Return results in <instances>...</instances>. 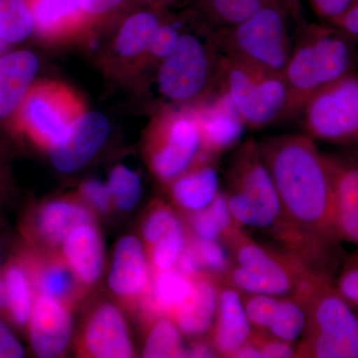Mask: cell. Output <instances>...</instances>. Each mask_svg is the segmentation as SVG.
Masks as SVG:
<instances>
[{"label":"cell","instance_id":"cell-46","mask_svg":"<svg viewBox=\"0 0 358 358\" xmlns=\"http://www.w3.org/2000/svg\"><path fill=\"white\" fill-rule=\"evenodd\" d=\"M331 24L358 41V1Z\"/></svg>","mask_w":358,"mask_h":358},{"label":"cell","instance_id":"cell-15","mask_svg":"<svg viewBox=\"0 0 358 358\" xmlns=\"http://www.w3.org/2000/svg\"><path fill=\"white\" fill-rule=\"evenodd\" d=\"M29 327L30 341L37 357H61L69 348L73 334L69 306L48 296H37Z\"/></svg>","mask_w":358,"mask_h":358},{"label":"cell","instance_id":"cell-14","mask_svg":"<svg viewBox=\"0 0 358 358\" xmlns=\"http://www.w3.org/2000/svg\"><path fill=\"white\" fill-rule=\"evenodd\" d=\"M80 348L89 357H133V339L122 310L110 303L96 306L85 324Z\"/></svg>","mask_w":358,"mask_h":358},{"label":"cell","instance_id":"cell-22","mask_svg":"<svg viewBox=\"0 0 358 358\" xmlns=\"http://www.w3.org/2000/svg\"><path fill=\"white\" fill-rule=\"evenodd\" d=\"M38 69V58L31 51L9 52L0 57V120L16 112Z\"/></svg>","mask_w":358,"mask_h":358},{"label":"cell","instance_id":"cell-26","mask_svg":"<svg viewBox=\"0 0 358 358\" xmlns=\"http://www.w3.org/2000/svg\"><path fill=\"white\" fill-rule=\"evenodd\" d=\"M30 279L37 296H48L68 306L79 299L85 287L63 257L36 264Z\"/></svg>","mask_w":358,"mask_h":358},{"label":"cell","instance_id":"cell-23","mask_svg":"<svg viewBox=\"0 0 358 358\" xmlns=\"http://www.w3.org/2000/svg\"><path fill=\"white\" fill-rule=\"evenodd\" d=\"M219 289L213 278L194 280L192 294L173 317L182 334L199 338L211 331L217 313Z\"/></svg>","mask_w":358,"mask_h":358},{"label":"cell","instance_id":"cell-50","mask_svg":"<svg viewBox=\"0 0 358 358\" xmlns=\"http://www.w3.org/2000/svg\"><path fill=\"white\" fill-rule=\"evenodd\" d=\"M141 1H155V0H141Z\"/></svg>","mask_w":358,"mask_h":358},{"label":"cell","instance_id":"cell-4","mask_svg":"<svg viewBox=\"0 0 358 358\" xmlns=\"http://www.w3.org/2000/svg\"><path fill=\"white\" fill-rule=\"evenodd\" d=\"M294 296L307 313L296 357L358 358V315L334 281L310 278Z\"/></svg>","mask_w":358,"mask_h":358},{"label":"cell","instance_id":"cell-28","mask_svg":"<svg viewBox=\"0 0 358 358\" xmlns=\"http://www.w3.org/2000/svg\"><path fill=\"white\" fill-rule=\"evenodd\" d=\"M190 228L193 236L204 240H221L225 238L233 228L236 227L225 193L218 196L203 210L189 214Z\"/></svg>","mask_w":358,"mask_h":358},{"label":"cell","instance_id":"cell-19","mask_svg":"<svg viewBox=\"0 0 358 358\" xmlns=\"http://www.w3.org/2000/svg\"><path fill=\"white\" fill-rule=\"evenodd\" d=\"M34 31L49 42H67L85 34L88 17L77 0H28Z\"/></svg>","mask_w":358,"mask_h":358},{"label":"cell","instance_id":"cell-6","mask_svg":"<svg viewBox=\"0 0 358 358\" xmlns=\"http://www.w3.org/2000/svg\"><path fill=\"white\" fill-rule=\"evenodd\" d=\"M237 227L272 231L279 236L284 226L281 201L257 141H245L233 157L225 193Z\"/></svg>","mask_w":358,"mask_h":358},{"label":"cell","instance_id":"cell-40","mask_svg":"<svg viewBox=\"0 0 358 358\" xmlns=\"http://www.w3.org/2000/svg\"><path fill=\"white\" fill-rule=\"evenodd\" d=\"M336 286L350 305L358 307V249L352 256L345 257Z\"/></svg>","mask_w":358,"mask_h":358},{"label":"cell","instance_id":"cell-7","mask_svg":"<svg viewBox=\"0 0 358 358\" xmlns=\"http://www.w3.org/2000/svg\"><path fill=\"white\" fill-rule=\"evenodd\" d=\"M219 90L230 99L248 128H266L292 117L291 96L282 74L243 59L222 56Z\"/></svg>","mask_w":358,"mask_h":358},{"label":"cell","instance_id":"cell-18","mask_svg":"<svg viewBox=\"0 0 358 358\" xmlns=\"http://www.w3.org/2000/svg\"><path fill=\"white\" fill-rule=\"evenodd\" d=\"M252 329L239 291L229 285L220 288L217 313L211 329V345L216 355L234 357L253 336Z\"/></svg>","mask_w":358,"mask_h":358},{"label":"cell","instance_id":"cell-27","mask_svg":"<svg viewBox=\"0 0 358 358\" xmlns=\"http://www.w3.org/2000/svg\"><path fill=\"white\" fill-rule=\"evenodd\" d=\"M162 21L160 15L152 11H140L129 16L115 36V53L129 60L147 58L155 33Z\"/></svg>","mask_w":358,"mask_h":358},{"label":"cell","instance_id":"cell-45","mask_svg":"<svg viewBox=\"0 0 358 358\" xmlns=\"http://www.w3.org/2000/svg\"><path fill=\"white\" fill-rule=\"evenodd\" d=\"M88 18L107 15L122 6L124 0H77Z\"/></svg>","mask_w":358,"mask_h":358},{"label":"cell","instance_id":"cell-41","mask_svg":"<svg viewBox=\"0 0 358 358\" xmlns=\"http://www.w3.org/2000/svg\"><path fill=\"white\" fill-rule=\"evenodd\" d=\"M80 194L93 210L101 214L110 211L113 205L112 195L107 183L99 179H89L80 186Z\"/></svg>","mask_w":358,"mask_h":358},{"label":"cell","instance_id":"cell-44","mask_svg":"<svg viewBox=\"0 0 358 358\" xmlns=\"http://www.w3.org/2000/svg\"><path fill=\"white\" fill-rule=\"evenodd\" d=\"M24 357V350L13 331L0 320V358Z\"/></svg>","mask_w":358,"mask_h":358},{"label":"cell","instance_id":"cell-10","mask_svg":"<svg viewBox=\"0 0 358 358\" xmlns=\"http://www.w3.org/2000/svg\"><path fill=\"white\" fill-rule=\"evenodd\" d=\"M84 112L83 102L69 87L44 81L32 85L14 113V120L20 131L49 150Z\"/></svg>","mask_w":358,"mask_h":358},{"label":"cell","instance_id":"cell-43","mask_svg":"<svg viewBox=\"0 0 358 358\" xmlns=\"http://www.w3.org/2000/svg\"><path fill=\"white\" fill-rule=\"evenodd\" d=\"M260 350L261 357L264 358H289L296 357V348L293 343L275 338H263V334H259L255 338Z\"/></svg>","mask_w":358,"mask_h":358},{"label":"cell","instance_id":"cell-37","mask_svg":"<svg viewBox=\"0 0 358 358\" xmlns=\"http://www.w3.org/2000/svg\"><path fill=\"white\" fill-rule=\"evenodd\" d=\"M182 222L178 214L169 205L159 202L152 207L143 223V239L150 249L173 228Z\"/></svg>","mask_w":358,"mask_h":358},{"label":"cell","instance_id":"cell-38","mask_svg":"<svg viewBox=\"0 0 358 358\" xmlns=\"http://www.w3.org/2000/svg\"><path fill=\"white\" fill-rule=\"evenodd\" d=\"M279 301L277 296L270 294H245L243 303L247 317L259 334L268 331L274 320Z\"/></svg>","mask_w":358,"mask_h":358},{"label":"cell","instance_id":"cell-20","mask_svg":"<svg viewBox=\"0 0 358 358\" xmlns=\"http://www.w3.org/2000/svg\"><path fill=\"white\" fill-rule=\"evenodd\" d=\"M61 246L63 259L85 287L100 280L105 264V249L95 221L77 226Z\"/></svg>","mask_w":358,"mask_h":358},{"label":"cell","instance_id":"cell-42","mask_svg":"<svg viewBox=\"0 0 358 358\" xmlns=\"http://www.w3.org/2000/svg\"><path fill=\"white\" fill-rule=\"evenodd\" d=\"M313 13L326 23H333L358 0H308Z\"/></svg>","mask_w":358,"mask_h":358},{"label":"cell","instance_id":"cell-34","mask_svg":"<svg viewBox=\"0 0 358 358\" xmlns=\"http://www.w3.org/2000/svg\"><path fill=\"white\" fill-rule=\"evenodd\" d=\"M188 238L185 224L181 222L148 249V258L152 272L176 268Z\"/></svg>","mask_w":358,"mask_h":358},{"label":"cell","instance_id":"cell-24","mask_svg":"<svg viewBox=\"0 0 358 358\" xmlns=\"http://www.w3.org/2000/svg\"><path fill=\"white\" fill-rule=\"evenodd\" d=\"M169 186L174 204L188 214L203 210L220 193L218 173L210 162L192 167Z\"/></svg>","mask_w":358,"mask_h":358},{"label":"cell","instance_id":"cell-11","mask_svg":"<svg viewBox=\"0 0 358 358\" xmlns=\"http://www.w3.org/2000/svg\"><path fill=\"white\" fill-rule=\"evenodd\" d=\"M306 134L334 145H358V74L350 73L310 96L301 110Z\"/></svg>","mask_w":358,"mask_h":358},{"label":"cell","instance_id":"cell-33","mask_svg":"<svg viewBox=\"0 0 358 358\" xmlns=\"http://www.w3.org/2000/svg\"><path fill=\"white\" fill-rule=\"evenodd\" d=\"M307 324V313L296 296L280 300L274 320L268 331L272 338L294 343L303 336Z\"/></svg>","mask_w":358,"mask_h":358},{"label":"cell","instance_id":"cell-32","mask_svg":"<svg viewBox=\"0 0 358 358\" xmlns=\"http://www.w3.org/2000/svg\"><path fill=\"white\" fill-rule=\"evenodd\" d=\"M272 0H199L209 24L227 27L244 20Z\"/></svg>","mask_w":358,"mask_h":358},{"label":"cell","instance_id":"cell-21","mask_svg":"<svg viewBox=\"0 0 358 358\" xmlns=\"http://www.w3.org/2000/svg\"><path fill=\"white\" fill-rule=\"evenodd\" d=\"M194 280L182 274L176 268L152 272L147 291L138 307L143 317L150 322L157 317L173 319L178 310L192 294Z\"/></svg>","mask_w":358,"mask_h":358},{"label":"cell","instance_id":"cell-5","mask_svg":"<svg viewBox=\"0 0 358 358\" xmlns=\"http://www.w3.org/2000/svg\"><path fill=\"white\" fill-rule=\"evenodd\" d=\"M222 52L215 28L181 34L173 51L159 64V93L174 107H193L218 93Z\"/></svg>","mask_w":358,"mask_h":358},{"label":"cell","instance_id":"cell-48","mask_svg":"<svg viewBox=\"0 0 358 358\" xmlns=\"http://www.w3.org/2000/svg\"><path fill=\"white\" fill-rule=\"evenodd\" d=\"M8 293H7L6 281L4 279H0V310L8 308Z\"/></svg>","mask_w":358,"mask_h":358},{"label":"cell","instance_id":"cell-25","mask_svg":"<svg viewBox=\"0 0 358 358\" xmlns=\"http://www.w3.org/2000/svg\"><path fill=\"white\" fill-rule=\"evenodd\" d=\"M89 222H94V215L86 205L76 200L55 199L39 209L36 230L44 243L54 248L62 245L77 226Z\"/></svg>","mask_w":358,"mask_h":358},{"label":"cell","instance_id":"cell-9","mask_svg":"<svg viewBox=\"0 0 358 358\" xmlns=\"http://www.w3.org/2000/svg\"><path fill=\"white\" fill-rule=\"evenodd\" d=\"M145 150L150 171L166 185L197 164L211 162L192 107L160 110L148 129Z\"/></svg>","mask_w":358,"mask_h":358},{"label":"cell","instance_id":"cell-39","mask_svg":"<svg viewBox=\"0 0 358 358\" xmlns=\"http://www.w3.org/2000/svg\"><path fill=\"white\" fill-rule=\"evenodd\" d=\"M182 33L176 23L162 21L148 52V60L159 64L173 50Z\"/></svg>","mask_w":358,"mask_h":358},{"label":"cell","instance_id":"cell-2","mask_svg":"<svg viewBox=\"0 0 358 358\" xmlns=\"http://www.w3.org/2000/svg\"><path fill=\"white\" fill-rule=\"evenodd\" d=\"M358 41L336 26L306 24L301 30L282 76L291 96L292 117L300 115L310 96L355 72Z\"/></svg>","mask_w":358,"mask_h":358},{"label":"cell","instance_id":"cell-3","mask_svg":"<svg viewBox=\"0 0 358 358\" xmlns=\"http://www.w3.org/2000/svg\"><path fill=\"white\" fill-rule=\"evenodd\" d=\"M299 0H272L244 20L216 28L223 55L282 74L303 26Z\"/></svg>","mask_w":358,"mask_h":358},{"label":"cell","instance_id":"cell-49","mask_svg":"<svg viewBox=\"0 0 358 358\" xmlns=\"http://www.w3.org/2000/svg\"><path fill=\"white\" fill-rule=\"evenodd\" d=\"M7 43L3 41L1 38H0V53H2L7 48Z\"/></svg>","mask_w":358,"mask_h":358},{"label":"cell","instance_id":"cell-1","mask_svg":"<svg viewBox=\"0 0 358 358\" xmlns=\"http://www.w3.org/2000/svg\"><path fill=\"white\" fill-rule=\"evenodd\" d=\"M281 201L284 226L278 239L308 272L334 281L345 255L331 217L326 157L308 134H282L258 143Z\"/></svg>","mask_w":358,"mask_h":358},{"label":"cell","instance_id":"cell-36","mask_svg":"<svg viewBox=\"0 0 358 358\" xmlns=\"http://www.w3.org/2000/svg\"><path fill=\"white\" fill-rule=\"evenodd\" d=\"M192 240L207 277L225 279L231 268V257L221 240H204L194 236Z\"/></svg>","mask_w":358,"mask_h":358},{"label":"cell","instance_id":"cell-31","mask_svg":"<svg viewBox=\"0 0 358 358\" xmlns=\"http://www.w3.org/2000/svg\"><path fill=\"white\" fill-rule=\"evenodd\" d=\"M34 31L28 0H0V38L7 44L18 43Z\"/></svg>","mask_w":358,"mask_h":358},{"label":"cell","instance_id":"cell-13","mask_svg":"<svg viewBox=\"0 0 358 358\" xmlns=\"http://www.w3.org/2000/svg\"><path fill=\"white\" fill-rule=\"evenodd\" d=\"M331 185V217L341 242L358 247V155L324 154Z\"/></svg>","mask_w":358,"mask_h":358},{"label":"cell","instance_id":"cell-12","mask_svg":"<svg viewBox=\"0 0 358 358\" xmlns=\"http://www.w3.org/2000/svg\"><path fill=\"white\" fill-rule=\"evenodd\" d=\"M110 134V121L105 115L85 110L49 148L52 164L60 173H76L102 150Z\"/></svg>","mask_w":358,"mask_h":358},{"label":"cell","instance_id":"cell-29","mask_svg":"<svg viewBox=\"0 0 358 358\" xmlns=\"http://www.w3.org/2000/svg\"><path fill=\"white\" fill-rule=\"evenodd\" d=\"M143 355L148 358L186 357L182 333L173 319L160 317L152 320Z\"/></svg>","mask_w":358,"mask_h":358},{"label":"cell","instance_id":"cell-30","mask_svg":"<svg viewBox=\"0 0 358 358\" xmlns=\"http://www.w3.org/2000/svg\"><path fill=\"white\" fill-rule=\"evenodd\" d=\"M3 279L8 293L11 317L16 324L24 327L29 324L34 303L30 275L24 268L13 264L6 268Z\"/></svg>","mask_w":358,"mask_h":358},{"label":"cell","instance_id":"cell-16","mask_svg":"<svg viewBox=\"0 0 358 358\" xmlns=\"http://www.w3.org/2000/svg\"><path fill=\"white\" fill-rule=\"evenodd\" d=\"M199 124L205 154L210 159L236 145L246 124L223 92L192 107Z\"/></svg>","mask_w":358,"mask_h":358},{"label":"cell","instance_id":"cell-47","mask_svg":"<svg viewBox=\"0 0 358 358\" xmlns=\"http://www.w3.org/2000/svg\"><path fill=\"white\" fill-rule=\"evenodd\" d=\"M215 355L213 346L203 341H196L189 348H186V357H213Z\"/></svg>","mask_w":358,"mask_h":358},{"label":"cell","instance_id":"cell-35","mask_svg":"<svg viewBox=\"0 0 358 358\" xmlns=\"http://www.w3.org/2000/svg\"><path fill=\"white\" fill-rule=\"evenodd\" d=\"M107 185L112 195L113 204L119 210H133L140 202L143 194L141 179L128 166L122 164L115 166L110 171Z\"/></svg>","mask_w":358,"mask_h":358},{"label":"cell","instance_id":"cell-17","mask_svg":"<svg viewBox=\"0 0 358 358\" xmlns=\"http://www.w3.org/2000/svg\"><path fill=\"white\" fill-rule=\"evenodd\" d=\"M152 278V268L145 247L138 237L124 236L115 245L109 285L122 300L138 307Z\"/></svg>","mask_w":358,"mask_h":358},{"label":"cell","instance_id":"cell-8","mask_svg":"<svg viewBox=\"0 0 358 358\" xmlns=\"http://www.w3.org/2000/svg\"><path fill=\"white\" fill-rule=\"evenodd\" d=\"M224 240L236 263L231 266L225 280L242 293L281 296L294 293L303 282L315 277L289 252L257 243L237 226Z\"/></svg>","mask_w":358,"mask_h":358}]
</instances>
